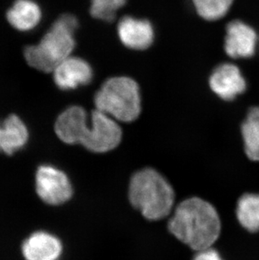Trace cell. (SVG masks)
I'll list each match as a JSON object with an SVG mask.
<instances>
[{"label": "cell", "instance_id": "6da1fadb", "mask_svg": "<svg viewBox=\"0 0 259 260\" xmlns=\"http://www.w3.org/2000/svg\"><path fill=\"white\" fill-rule=\"evenodd\" d=\"M91 125L87 113L80 106H71L59 116L55 130L56 135L68 144H81L91 152H110L120 144L122 132L116 120L95 110L92 113Z\"/></svg>", "mask_w": 259, "mask_h": 260}, {"label": "cell", "instance_id": "5b68a950", "mask_svg": "<svg viewBox=\"0 0 259 260\" xmlns=\"http://www.w3.org/2000/svg\"><path fill=\"white\" fill-rule=\"evenodd\" d=\"M96 110L115 120L132 122L141 113L138 84L127 77H115L104 83L94 97Z\"/></svg>", "mask_w": 259, "mask_h": 260}, {"label": "cell", "instance_id": "8992f818", "mask_svg": "<svg viewBox=\"0 0 259 260\" xmlns=\"http://www.w3.org/2000/svg\"><path fill=\"white\" fill-rule=\"evenodd\" d=\"M36 188L40 198L52 206L69 202L73 196V187L69 177L52 165H42L37 169Z\"/></svg>", "mask_w": 259, "mask_h": 260}, {"label": "cell", "instance_id": "4fadbf2b", "mask_svg": "<svg viewBox=\"0 0 259 260\" xmlns=\"http://www.w3.org/2000/svg\"><path fill=\"white\" fill-rule=\"evenodd\" d=\"M42 12L34 0H15L7 12V20L20 31H29L39 25Z\"/></svg>", "mask_w": 259, "mask_h": 260}, {"label": "cell", "instance_id": "ba28073f", "mask_svg": "<svg viewBox=\"0 0 259 260\" xmlns=\"http://www.w3.org/2000/svg\"><path fill=\"white\" fill-rule=\"evenodd\" d=\"M213 92L224 101H233L247 88L240 69L232 63H223L213 71L210 78Z\"/></svg>", "mask_w": 259, "mask_h": 260}, {"label": "cell", "instance_id": "2e32d148", "mask_svg": "<svg viewBox=\"0 0 259 260\" xmlns=\"http://www.w3.org/2000/svg\"><path fill=\"white\" fill-rule=\"evenodd\" d=\"M196 11L205 20H220L230 10L233 0H192Z\"/></svg>", "mask_w": 259, "mask_h": 260}, {"label": "cell", "instance_id": "ac0fdd59", "mask_svg": "<svg viewBox=\"0 0 259 260\" xmlns=\"http://www.w3.org/2000/svg\"><path fill=\"white\" fill-rule=\"evenodd\" d=\"M193 260H222L217 251L210 248L199 251Z\"/></svg>", "mask_w": 259, "mask_h": 260}, {"label": "cell", "instance_id": "e0dca14e", "mask_svg": "<svg viewBox=\"0 0 259 260\" xmlns=\"http://www.w3.org/2000/svg\"><path fill=\"white\" fill-rule=\"evenodd\" d=\"M126 2L127 0H92L91 15L98 20L111 22L115 20L116 12Z\"/></svg>", "mask_w": 259, "mask_h": 260}, {"label": "cell", "instance_id": "9a60e30c", "mask_svg": "<svg viewBox=\"0 0 259 260\" xmlns=\"http://www.w3.org/2000/svg\"><path fill=\"white\" fill-rule=\"evenodd\" d=\"M237 216L240 224L247 231H258L259 194L242 196L237 202Z\"/></svg>", "mask_w": 259, "mask_h": 260}, {"label": "cell", "instance_id": "9c48e42d", "mask_svg": "<svg viewBox=\"0 0 259 260\" xmlns=\"http://www.w3.org/2000/svg\"><path fill=\"white\" fill-rule=\"evenodd\" d=\"M93 79L90 65L79 57H69L55 69L54 81L61 90H73L87 85Z\"/></svg>", "mask_w": 259, "mask_h": 260}, {"label": "cell", "instance_id": "3957f363", "mask_svg": "<svg viewBox=\"0 0 259 260\" xmlns=\"http://www.w3.org/2000/svg\"><path fill=\"white\" fill-rule=\"evenodd\" d=\"M174 197L169 182L152 169L138 171L130 182V202L151 221L169 216L174 206Z\"/></svg>", "mask_w": 259, "mask_h": 260}, {"label": "cell", "instance_id": "52a82bcc", "mask_svg": "<svg viewBox=\"0 0 259 260\" xmlns=\"http://www.w3.org/2000/svg\"><path fill=\"white\" fill-rule=\"evenodd\" d=\"M257 36L253 28L246 23L234 20L226 26L225 51L232 58H249L255 54Z\"/></svg>", "mask_w": 259, "mask_h": 260}, {"label": "cell", "instance_id": "8fae6325", "mask_svg": "<svg viewBox=\"0 0 259 260\" xmlns=\"http://www.w3.org/2000/svg\"><path fill=\"white\" fill-rule=\"evenodd\" d=\"M22 253L25 260H59L62 253V244L51 233L37 232L24 242Z\"/></svg>", "mask_w": 259, "mask_h": 260}, {"label": "cell", "instance_id": "7a4b0ae2", "mask_svg": "<svg viewBox=\"0 0 259 260\" xmlns=\"http://www.w3.org/2000/svg\"><path fill=\"white\" fill-rule=\"evenodd\" d=\"M169 229L182 243L199 252L211 248L220 236L221 225L211 204L193 197L177 206Z\"/></svg>", "mask_w": 259, "mask_h": 260}, {"label": "cell", "instance_id": "5bb4252c", "mask_svg": "<svg viewBox=\"0 0 259 260\" xmlns=\"http://www.w3.org/2000/svg\"><path fill=\"white\" fill-rule=\"evenodd\" d=\"M242 135L247 157L259 162V106L248 111L242 123Z\"/></svg>", "mask_w": 259, "mask_h": 260}, {"label": "cell", "instance_id": "7c38bea8", "mask_svg": "<svg viewBox=\"0 0 259 260\" xmlns=\"http://www.w3.org/2000/svg\"><path fill=\"white\" fill-rule=\"evenodd\" d=\"M29 141V131L19 116L10 115L0 121V152L12 155Z\"/></svg>", "mask_w": 259, "mask_h": 260}, {"label": "cell", "instance_id": "277c9868", "mask_svg": "<svg viewBox=\"0 0 259 260\" xmlns=\"http://www.w3.org/2000/svg\"><path fill=\"white\" fill-rule=\"evenodd\" d=\"M78 26L75 16L61 15L39 45L25 48V57L29 66L46 73L56 69L74 51Z\"/></svg>", "mask_w": 259, "mask_h": 260}, {"label": "cell", "instance_id": "30bf717a", "mask_svg": "<svg viewBox=\"0 0 259 260\" xmlns=\"http://www.w3.org/2000/svg\"><path fill=\"white\" fill-rule=\"evenodd\" d=\"M117 30L120 42L131 49H147L154 40L153 27L147 20L125 16L120 20Z\"/></svg>", "mask_w": 259, "mask_h": 260}]
</instances>
